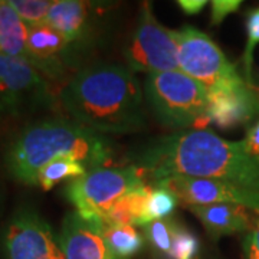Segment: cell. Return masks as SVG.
<instances>
[{"instance_id": "1", "label": "cell", "mask_w": 259, "mask_h": 259, "mask_svg": "<svg viewBox=\"0 0 259 259\" xmlns=\"http://www.w3.org/2000/svg\"><path fill=\"white\" fill-rule=\"evenodd\" d=\"M154 185L171 176L216 179L259 193V160L243 141H229L209 130H190L158 140L136 166Z\"/></svg>"}, {"instance_id": "2", "label": "cell", "mask_w": 259, "mask_h": 259, "mask_svg": "<svg viewBox=\"0 0 259 259\" xmlns=\"http://www.w3.org/2000/svg\"><path fill=\"white\" fill-rule=\"evenodd\" d=\"M61 102L75 122L95 133H130L144 124L140 83L122 65L83 68L61 91Z\"/></svg>"}, {"instance_id": "3", "label": "cell", "mask_w": 259, "mask_h": 259, "mask_svg": "<svg viewBox=\"0 0 259 259\" xmlns=\"http://www.w3.org/2000/svg\"><path fill=\"white\" fill-rule=\"evenodd\" d=\"M61 157H72L93 170L107 164L111 151L100 134L78 122L48 120L23 130L10 144L5 161L15 180L36 185L39 171Z\"/></svg>"}, {"instance_id": "4", "label": "cell", "mask_w": 259, "mask_h": 259, "mask_svg": "<svg viewBox=\"0 0 259 259\" xmlns=\"http://www.w3.org/2000/svg\"><path fill=\"white\" fill-rule=\"evenodd\" d=\"M144 91L148 104L163 124L193 130H204L209 125V93L182 71L147 75Z\"/></svg>"}, {"instance_id": "5", "label": "cell", "mask_w": 259, "mask_h": 259, "mask_svg": "<svg viewBox=\"0 0 259 259\" xmlns=\"http://www.w3.org/2000/svg\"><path fill=\"white\" fill-rule=\"evenodd\" d=\"M179 66L183 74L200 82L207 93L222 91L246 82L235 65L206 33L185 26L176 32Z\"/></svg>"}, {"instance_id": "6", "label": "cell", "mask_w": 259, "mask_h": 259, "mask_svg": "<svg viewBox=\"0 0 259 259\" xmlns=\"http://www.w3.org/2000/svg\"><path fill=\"white\" fill-rule=\"evenodd\" d=\"M137 167H97L72 180L65 193L76 212L87 219H101L114 204L134 187L143 185Z\"/></svg>"}, {"instance_id": "7", "label": "cell", "mask_w": 259, "mask_h": 259, "mask_svg": "<svg viewBox=\"0 0 259 259\" xmlns=\"http://www.w3.org/2000/svg\"><path fill=\"white\" fill-rule=\"evenodd\" d=\"M125 58L133 72L151 75L180 71L176 32L158 23L147 2L141 6L139 25L125 49Z\"/></svg>"}, {"instance_id": "8", "label": "cell", "mask_w": 259, "mask_h": 259, "mask_svg": "<svg viewBox=\"0 0 259 259\" xmlns=\"http://www.w3.org/2000/svg\"><path fill=\"white\" fill-rule=\"evenodd\" d=\"M9 259H65L61 241L51 225L35 210L20 209L3 233Z\"/></svg>"}, {"instance_id": "9", "label": "cell", "mask_w": 259, "mask_h": 259, "mask_svg": "<svg viewBox=\"0 0 259 259\" xmlns=\"http://www.w3.org/2000/svg\"><path fill=\"white\" fill-rule=\"evenodd\" d=\"M158 185V183H156ZM176 194L179 202L192 206H209L216 203H236L259 213V193L216 179L171 176L160 182Z\"/></svg>"}, {"instance_id": "10", "label": "cell", "mask_w": 259, "mask_h": 259, "mask_svg": "<svg viewBox=\"0 0 259 259\" xmlns=\"http://www.w3.org/2000/svg\"><path fill=\"white\" fill-rule=\"evenodd\" d=\"M48 95L45 75L25 58L0 54V112L16 111Z\"/></svg>"}, {"instance_id": "11", "label": "cell", "mask_w": 259, "mask_h": 259, "mask_svg": "<svg viewBox=\"0 0 259 259\" xmlns=\"http://www.w3.org/2000/svg\"><path fill=\"white\" fill-rule=\"evenodd\" d=\"M59 241L65 259H112L101 219H87L76 210L65 216Z\"/></svg>"}, {"instance_id": "12", "label": "cell", "mask_w": 259, "mask_h": 259, "mask_svg": "<svg viewBox=\"0 0 259 259\" xmlns=\"http://www.w3.org/2000/svg\"><path fill=\"white\" fill-rule=\"evenodd\" d=\"M258 114L259 95L248 82L209 93L207 117L219 128L231 130L248 124Z\"/></svg>"}, {"instance_id": "13", "label": "cell", "mask_w": 259, "mask_h": 259, "mask_svg": "<svg viewBox=\"0 0 259 259\" xmlns=\"http://www.w3.org/2000/svg\"><path fill=\"white\" fill-rule=\"evenodd\" d=\"M71 42L48 23L29 26L28 61L44 75L56 76L62 68V58Z\"/></svg>"}, {"instance_id": "14", "label": "cell", "mask_w": 259, "mask_h": 259, "mask_svg": "<svg viewBox=\"0 0 259 259\" xmlns=\"http://www.w3.org/2000/svg\"><path fill=\"white\" fill-rule=\"evenodd\" d=\"M190 212L202 222L204 229L212 235L213 238H219L238 232H249L255 225L252 219L253 210L246 206L236 203H216L209 206H192Z\"/></svg>"}, {"instance_id": "15", "label": "cell", "mask_w": 259, "mask_h": 259, "mask_svg": "<svg viewBox=\"0 0 259 259\" xmlns=\"http://www.w3.org/2000/svg\"><path fill=\"white\" fill-rule=\"evenodd\" d=\"M45 23L59 32L68 42H74L82 36L87 28L88 5L79 0L52 2Z\"/></svg>"}, {"instance_id": "16", "label": "cell", "mask_w": 259, "mask_h": 259, "mask_svg": "<svg viewBox=\"0 0 259 259\" xmlns=\"http://www.w3.org/2000/svg\"><path fill=\"white\" fill-rule=\"evenodd\" d=\"M150 186L143 185L134 187L124 194L102 218L105 226H121V225H137L146 226V206H147Z\"/></svg>"}, {"instance_id": "17", "label": "cell", "mask_w": 259, "mask_h": 259, "mask_svg": "<svg viewBox=\"0 0 259 259\" xmlns=\"http://www.w3.org/2000/svg\"><path fill=\"white\" fill-rule=\"evenodd\" d=\"M29 25L12 9L8 2L0 5V51L3 55L28 59Z\"/></svg>"}, {"instance_id": "18", "label": "cell", "mask_w": 259, "mask_h": 259, "mask_svg": "<svg viewBox=\"0 0 259 259\" xmlns=\"http://www.w3.org/2000/svg\"><path fill=\"white\" fill-rule=\"evenodd\" d=\"M88 167L72 157H61L52 160L44 167L36 179V185L44 190H51L54 186L64 180H75L87 175Z\"/></svg>"}, {"instance_id": "19", "label": "cell", "mask_w": 259, "mask_h": 259, "mask_svg": "<svg viewBox=\"0 0 259 259\" xmlns=\"http://www.w3.org/2000/svg\"><path fill=\"white\" fill-rule=\"evenodd\" d=\"M105 241L112 259H130L143 248V236L133 225L105 226Z\"/></svg>"}, {"instance_id": "20", "label": "cell", "mask_w": 259, "mask_h": 259, "mask_svg": "<svg viewBox=\"0 0 259 259\" xmlns=\"http://www.w3.org/2000/svg\"><path fill=\"white\" fill-rule=\"evenodd\" d=\"M177 204H179V199L168 187L160 183L154 185V187L150 186V193L146 206L147 225L153 221L167 219L168 214L175 212Z\"/></svg>"}, {"instance_id": "21", "label": "cell", "mask_w": 259, "mask_h": 259, "mask_svg": "<svg viewBox=\"0 0 259 259\" xmlns=\"http://www.w3.org/2000/svg\"><path fill=\"white\" fill-rule=\"evenodd\" d=\"M176 226V223L168 219H160V221H153L146 225L144 229H146V236L148 242L151 243V246L160 253L168 256Z\"/></svg>"}, {"instance_id": "22", "label": "cell", "mask_w": 259, "mask_h": 259, "mask_svg": "<svg viewBox=\"0 0 259 259\" xmlns=\"http://www.w3.org/2000/svg\"><path fill=\"white\" fill-rule=\"evenodd\" d=\"M8 3L29 26L44 23L52 6L49 0H8Z\"/></svg>"}, {"instance_id": "23", "label": "cell", "mask_w": 259, "mask_h": 259, "mask_svg": "<svg viewBox=\"0 0 259 259\" xmlns=\"http://www.w3.org/2000/svg\"><path fill=\"white\" fill-rule=\"evenodd\" d=\"M199 250V241L192 232L177 225L173 235L171 249L168 252V259H194Z\"/></svg>"}, {"instance_id": "24", "label": "cell", "mask_w": 259, "mask_h": 259, "mask_svg": "<svg viewBox=\"0 0 259 259\" xmlns=\"http://www.w3.org/2000/svg\"><path fill=\"white\" fill-rule=\"evenodd\" d=\"M246 29H248V44L243 52V66H245V81L252 85L253 51L259 44V8L249 12L246 19Z\"/></svg>"}, {"instance_id": "25", "label": "cell", "mask_w": 259, "mask_h": 259, "mask_svg": "<svg viewBox=\"0 0 259 259\" xmlns=\"http://www.w3.org/2000/svg\"><path fill=\"white\" fill-rule=\"evenodd\" d=\"M241 0H213L212 2V23L219 25L228 15L241 8Z\"/></svg>"}, {"instance_id": "26", "label": "cell", "mask_w": 259, "mask_h": 259, "mask_svg": "<svg viewBox=\"0 0 259 259\" xmlns=\"http://www.w3.org/2000/svg\"><path fill=\"white\" fill-rule=\"evenodd\" d=\"M243 250L246 259H259V216L243 239Z\"/></svg>"}, {"instance_id": "27", "label": "cell", "mask_w": 259, "mask_h": 259, "mask_svg": "<svg viewBox=\"0 0 259 259\" xmlns=\"http://www.w3.org/2000/svg\"><path fill=\"white\" fill-rule=\"evenodd\" d=\"M243 144L249 151L250 156L259 160V120L248 130V134H246V139L243 140Z\"/></svg>"}, {"instance_id": "28", "label": "cell", "mask_w": 259, "mask_h": 259, "mask_svg": "<svg viewBox=\"0 0 259 259\" xmlns=\"http://www.w3.org/2000/svg\"><path fill=\"white\" fill-rule=\"evenodd\" d=\"M177 5L187 15H196V13L203 10L204 6L207 5V2L206 0H179Z\"/></svg>"}, {"instance_id": "29", "label": "cell", "mask_w": 259, "mask_h": 259, "mask_svg": "<svg viewBox=\"0 0 259 259\" xmlns=\"http://www.w3.org/2000/svg\"><path fill=\"white\" fill-rule=\"evenodd\" d=\"M0 54H2V51H0Z\"/></svg>"}, {"instance_id": "30", "label": "cell", "mask_w": 259, "mask_h": 259, "mask_svg": "<svg viewBox=\"0 0 259 259\" xmlns=\"http://www.w3.org/2000/svg\"><path fill=\"white\" fill-rule=\"evenodd\" d=\"M0 5H2V2H0Z\"/></svg>"}]
</instances>
